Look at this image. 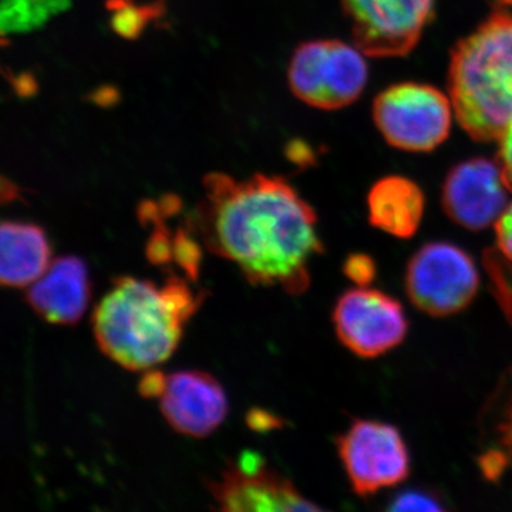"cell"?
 Listing matches in <instances>:
<instances>
[{
  "instance_id": "obj_1",
  "label": "cell",
  "mask_w": 512,
  "mask_h": 512,
  "mask_svg": "<svg viewBox=\"0 0 512 512\" xmlns=\"http://www.w3.org/2000/svg\"><path fill=\"white\" fill-rule=\"evenodd\" d=\"M204 195L188 225L212 254L238 266L252 285L302 295L323 254L318 218L291 184L255 174L247 180L205 175Z\"/></svg>"
},
{
  "instance_id": "obj_2",
  "label": "cell",
  "mask_w": 512,
  "mask_h": 512,
  "mask_svg": "<svg viewBox=\"0 0 512 512\" xmlns=\"http://www.w3.org/2000/svg\"><path fill=\"white\" fill-rule=\"evenodd\" d=\"M204 299L184 276L170 275L163 285L119 276L94 309V338L124 369H153L174 355Z\"/></svg>"
},
{
  "instance_id": "obj_3",
  "label": "cell",
  "mask_w": 512,
  "mask_h": 512,
  "mask_svg": "<svg viewBox=\"0 0 512 512\" xmlns=\"http://www.w3.org/2000/svg\"><path fill=\"white\" fill-rule=\"evenodd\" d=\"M448 96L464 131L497 141L512 123V0H497L478 28L457 43Z\"/></svg>"
},
{
  "instance_id": "obj_4",
  "label": "cell",
  "mask_w": 512,
  "mask_h": 512,
  "mask_svg": "<svg viewBox=\"0 0 512 512\" xmlns=\"http://www.w3.org/2000/svg\"><path fill=\"white\" fill-rule=\"evenodd\" d=\"M369 80L366 53L342 40L302 43L288 67V83L296 99L320 110L355 103Z\"/></svg>"
},
{
  "instance_id": "obj_5",
  "label": "cell",
  "mask_w": 512,
  "mask_h": 512,
  "mask_svg": "<svg viewBox=\"0 0 512 512\" xmlns=\"http://www.w3.org/2000/svg\"><path fill=\"white\" fill-rule=\"evenodd\" d=\"M453 113L450 96L421 83L394 84L373 104V119L384 140L410 153H427L443 144Z\"/></svg>"
},
{
  "instance_id": "obj_6",
  "label": "cell",
  "mask_w": 512,
  "mask_h": 512,
  "mask_svg": "<svg viewBox=\"0 0 512 512\" xmlns=\"http://www.w3.org/2000/svg\"><path fill=\"white\" fill-rule=\"evenodd\" d=\"M407 296L419 311L446 318L464 311L477 296L480 274L468 252L451 242L424 245L407 264Z\"/></svg>"
},
{
  "instance_id": "obj_7",
  "label": "cell",
  "mask_w": 512,
  "mask_h": 512,
  "mask_svg": "<svg viewBox=\"0 0 512 512\" xmlns=\"http://www.w3.org/2000/svg\"><path fill=\"white\" fill-rule=\"evenodd\" d=\"M353 491L370 497L402 484L410 474V453L397 427L377 420H355L336 440Z\"/></svg>"
},
{
  "instance_id": "obj_8",
  "label": "cell",
  "mask_w": 512,
  "mask_h": 512,
  "mask_svg": "<svg viewBox=\"0 0 512 512\" xmlns=\"http://www.w3.org/2000/svg\"><path fill=\"white\" fill-rule=\"evenodd\" d=\"M356 46L373 57L409 55L430 25L436 0H340Z\"/></svg>"
},
{
  "instance_id": "obj_9",
  "label": "cell",
  "mask_w": 512,
  "mask_h": 512,
  "mask_svg": "<svg viewBox=\"0 0 512 512\" xmlns=\"http://www.w3.org/2000/svg\"><path fill=\"white\" fill-rule=\"evenodd\" d=\"M332 318L340 342L363 359L386 355L409 332L402 303L366 286L342 293Z\"/></svg>"
},
{
  "instance_id": "obj_10",
  "label": "cell",
  "mask_w": 512,
  "mask_h": 512,
  "mask_svg": "<svg viewBox=\"0 0 512 512\" xmlns=\"http://www.w3.org/2000/svg\"><path fill=\"white\" fill-rule=\"evenodd\" d=\"M208 491L222 511H318L288 478L269 467L259 454H241L228 461Z\"/></svg>"
},
{
  "instance_id": "obj_11",
  "label": "cell",
  "mask_w": 512,
  "mask_h": 512,
  "mask_svg": "<svg viewBox=\"0 0 512 512\" xmlns=\"http://www.w3.org/2000/svg\"><path fill=\"white\" fill-rule=\"evenodd\" d=\"M511 192L498 161L477 157L447 174L441 201L447 217L460 227L481 231L495 224Z\"/></svg>"
},
{
  "instance_id": "obj_12",
  "label": "cell",
  "mask_w": 512,
  "mask_h": 512,
  "mask_svg": "<svg viewBox=\"0 0 512 512\" xmlns=\"http://www.w3.org/2000/svg\"><path fill=\"white\" fill-rule=\"evenodd\" d=\"M161 413L175 431L194 439L211 436L228 414V397L214 376L201 370H181L165 379Z\"/></svg>"
},
{
  "instance_id": "obj_13",
  "label": "cell",
  "mask_w": 512,
  "mask_h": 512,
  "mask_svg": "<svg viewBox=\"0 0 512 512\" xmlns=\"http://www.w3.org/2000/svg\"><path fill=\"white\" fill-rule=\"evenodd\" d=\"M92 292L89 266L79 256L66 255L53 261L29 286L26 301L46 322L73 326L89 309Z\"/></svg>"
},
{
  "instance_id": "obj_14",
  "label": "cell",
  "mask_w": 512,
  "mask_h": 512,
  "mask_svg": "<svg viewBox=\"0 0 512 512\" xmlns=\"http://www.w3.org/2000/svg\"><path fill=\"white\" fill-rule=\"evenodd\" d=\"M52 264L45 229L32 222H0V286L26 288Z\"/></svg>"
},
{
  "instance_id": "obj_15",
  "label": "cell",
  "mask_w": 512,
  "mask_h": 512,
  "mask_svg": "<svg viewBox=\"0 0 512 512\" xmlns=\"http://www.w3.org/2000/svg\"><path fill=\"white\" fill-rule=\"evenodd\" d=\"M424 207L426 198L419 185L400 175L377 181L367 195L370 224L396 238H412L419 231Z\"/></svg>"
},
{
  "instance_id": "obj_16",
  "label": "cell",
  "mask_w": 512,
  "mask_h": 512,
  "mask_svg": "<svg viewBox=\"0 0 512 512\" xmlns=\"http://www.w3.org/2000/svg\"><path fill=\"white\" fill-rule=\"evenodd\" d=\"M481 424L485 444L478 464L484 477L495 481L512 470V367L488 400Z\"/></svg>"
},
{
  "instance_id": "obj_17",
  "label": "cell",
  "mask_w": 512,
  "mask_h": 512,
  "mask_svg": "<svg viewBox=\"0 0 512 512\" xmlns=\"http://www.w3.org/2000/svg\"><path fill=\"white\" fill-rule=\"evenodd\" d=\"M69 0H2L0 29H28L67 8Z\"/></svg>"
},
{
  "instance_id": "obj_18",
  "label": "cell",
  "mask_w": 512,
  "mask_h": 512,
  "mask_svg": "<svg viewBox=\"0 0 512 512\" xmlns=\"http://www.w3.org/2000/svg\"><path fill=\"white\" fill-rule=\"evenodd\" d=\"M483 265L490 278L491 292L512 326V259L505 256L500 249H487L484 252Z\"/></svg>"
},
{
  "instance_id": "obj_19",
  "label": "cell",
  "mask_w": 512,
  "mask_h": 512,
  "mask_svg": "<svg viewBox=\"0 0 512 512\" xmlns=\"http://www.w3.org/2000/svg\"><path fill=\"white\" fill-rule=\"evenodd\" d=\"M110 9L113 10L114 29L126 37L138 35L157 12V9L133 5L131 0H110Z\"/></svg>"
},
{
  "instance_id": "obj_20",
  "label": "cell",
  "mask_w": 512,
  "mask_h": 512,
  "mask_svg": "<svg viewBox=\"0 0 512 512\" xmlns=\"http://www.w3.org/2000/svg\"><path fill=\"white\" fill-rule=\"evenodd\" d=\"M389 511H443L446 510L441 497L433 490L426 488H409L397 493L392 503L387 507Z\"/></svg>"
},
{
  "instance_id": "obj_21",
  "label": "cell",
  "mask_w": 512,
  "mask_h": 512,
  "mask_svg": "<svg viewBox=\"0 0 512 512\" xmlns=\"http://www.w3.org/2000/svg\"><path fill=\"white\" fill-rule=\"evenodd\" d=\"M343 274L348 276L353 284L369 286L375 282L377 265L375 259L362 252L350 254L343 262Z\"/></svg>"
},
{
  "instance_id": "obj_22",
  "label": "cell",
  "mask_w": 512,
  "mask_h": 512,
  "mask_svg": "<svg viewBox=\"0 0 512 512\" xmlns=\"http://www.w3.org/2000/svg\"><path fill=\"white\" fill-rule=\"evenodd\" d=\"M494 227L498 249L512 259V202L495 221Z\"/></svg>"
},
{
  "instance_id": "obj_23",
  "label": "cell",
  "mask_w": 512,
  "mask_h": 512,
  "mask_svg": "<svg viewBox=\"0 0 512 512\" xmlns=\"http://www.w3.org/2000/svg\"><path fill=\"white\" fill-rule=\"evenodd\" d=\"M498 164L501 165L505 180L512 191V123L498 138Z\"/></svg>"
},
{
  "instance_id": "obj_24",
  "label": "cell",
  "mask_w": 512,
  "mask_h": 512,
  "mask_svg": "<svg viewBox=\"0 0 512 512\" xmlns=\"http://www.w3.org/2000/svg\"><path fill=\"white\" fill-rule=\"evenodd\" d=\"M167 375L158 370L148 369L146 375L141 377L138 383V392L146 399H160L165 386Z\"/></svg>"
}]
</instances>
